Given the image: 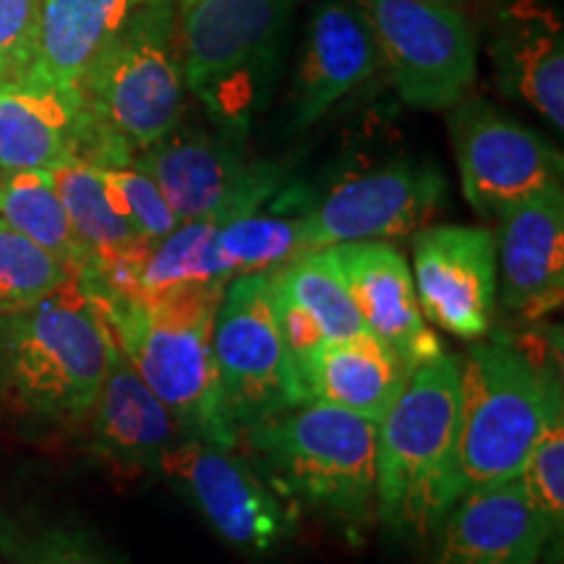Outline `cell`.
<instances>
[{
    "instance_id": "14",
    "label": "cell",
    "mask_w": 564,
    "mask_h": 564,
    "mask_svg": "<svg viewBox=\"0 0 564 564\" xmlns=\"http://www.w3.org/2000/svg\"><path fill=\"white\" fill-rule=\"evenodd\" d=\"M447 181L432 162L394 160L350 175L306 212L308 251L350 241H382L426 228L440 212Z\"/></svg>"
},
{
    "instance_id": "9",
    "label": "cell",
    "mask_w": 564,
    "mask_h": 564,
    "mask_svg": "<svg viewBox=\"0 0 564 564\" xmlns=\"http://www.w3.org/2000/svg\"><path fill=\"white\" fill-rule=\"evenodd\" d=\"M212 345L225 413L238 432L308 403L299 366L282 340L270 274H238L225 285Z\"/></svg>"
},
{
    "instance_id": "20",
    "label": "cell",
    "mask_w": 564,
    "mask_h": 564,
    "mask_svg": "<svg viewBox=\"0 0 564 564\" xmlns=\"http://www.w3.org/2000/svg\"><path fill=\"white\" fill-rule=\"evenodd\" d=\"M491 61L505 97L525 102L564 129V30L541 0H505L494 13Z\"/></svg>"
},
{
    "instance_id": "26",
    "label": "cell",
    "mask_w": 564,
    "mask_h": 564,
    "mask_svg": "<svg viewBox=\"0 0 564 564\" xmlns=\"http://www.w3.org/2000/svg\"><path fill=\"white\" fill-rule=\"evenodd\" d=\"M220 223H181L144 253L126 293H162L183 285L230 282L217 251Z\"/></svg>"
},
{
    "instance_id": "13",
    "label": "cell",
    "mask_w": 564,
    "mask_h": 564,
    "mask_svg": "<svg viewBox=\"0 0 564 564\" xmlns=\"http://www.w3.org/2000/svg\"><path fill=\"white\" fill-rule=\"evenodd\" d=\"M449 110L460 186L476 212L499 217L514 204L560 186L564 160L541 133L484 97L465 95Z\"/></svg>"
},
{
    "instance_id": "6",
    "label": "cell",
    "mask_w": 564,
    "mask_h": 564,
    "mask_svg": "<svg viewBox=\"0 0 564 564\" xmlns=\"http://www.w3.org/2000/svg\"><path fill=\"white\" fill-rule=\"evenodd\" d=\"M457 394L460 361L440 352L377 423V518L392 533L426 539L449 510Z\"/></svg>"
},
{
    "instance_id": "8",
    "label": "cell",
    "mask_w": 564,
    "mask_h": 564,
    "mask_svg": "<svg viewBox=\"0 0 564 564\" xmlns=\"http://www.w3.org/2000/svg\"><path fill=\"white\" fill-rule=\"evenodd\" d=\"M408 108L449 110L478 70V40L457 0H352Z\"/></svg>"
},
{
    "instance_id": "27",
    "label": "cell",
    "mask_w": 564,
    "mask_h": 564,
    "mask_svg": "<svg viewBox=\"0 0 564 564\" xmlns=\"http://www.w3.org/2000/svg\"><path fill=\"white\" fill-rule=\"evenodd\" d=\"M217 251L228 278L238 274H267L280 270L306 246V215L282 217L264 215L262 209L241 215L236 220L220 223L217 228Z\"/></svg>"
},
{
    "instance_id": "30",
    "label": "cell",
    "mask_w": 564,
    "mask_h": 564,
    "mask_svg": "<svg viewBox=\"0 0 564 564\" xmlns=\"http://www.w3.org/2000/svg\"><path fill=\"white\" fill-rule=\"evenodd\" d=\"M74 278L53 253L0 220V314L32 306Z\"/></svg>"
},
{
    "instance_id": "29",
    "label": "cell",
    "mask_w": 564,
    "mask_h": 564,
    "mask_svg": "<svg viewBox=\"0 0 564 564\" xmlns=\"http://www.w3.org/2000/svg\"><path fill=\"white\" fill-rule=\"evenodd\" d=\"M523 486L539 512L544 514L556 539L564 528V394L562 377L554 373L546 387L541 426L535 434L531 455L523 465Z\"/></svg>"
},
{
    "instance_id": "5",
    "label": "cell",
    "mask_w": 564,
    "mask_h": 564,
    "mask_svg": "<svg viewBox=\"0 0 564 564\" xmlns=\"http://www.w3.org/2000/svg\"><path fill=\"white\" fill-rule=\"evenodd\" d=\"M560 364H539L507 337L474 343L460 361L455 449L447 499L523 474Z\"/></svg>"
},
{
    "instance_id": "15",
    "label": "cell",
    "mask_w": 564,
    "mask_h": 564,
    "mask_svg": "<svg viewBox=\"0 0 564 564\" xmlns=\"http://www.w3.org/2000/svg\"><path fill=\"white\" fill-rule=\"evenodd\" d=\"M497 236L432 225L413 238V285L423 319L460 340L489 335L497 306Z\"/></svg>"
},
{
    "instance_id": "1",
    "label": "cell",
    "mask_w": 564,
    "mask_h": 564,
    "mask_svg": "<svg viewBox=\"0 0 564 564\" xmlns=\"http://www.w3.org/2000/svg\"><path fill=\"white\" fill-rule=\"evenodd\" d=\"M225 285L204 282L162 293H112L82 285V291L126 361L171 411L183 434L236 447L238 429L225 413L212 345Z\"/></svg>"
},
{
    "instance_id": "31",
    "label": "cell",
    "mask_w": 564,
    "mask_h": 564,
    "mask_svg": "<svg viewBox=\"0 0 564 564\" xmlns=\"http://www.w3.org/2000/svg\"><path fill=\"white\" fill-rule=\"evenodd\" d=\"M97 173L112 207L144 241L158 243L181 225L158 183L150 173L141 171L137 162L97 167Z\"/></svg>"
},
{
    "instance_id": "25",
    "label": "cell",
    "mask_w": 564,
    "mask_h": 564,
    "mask_svg": "<svg viewBox=\"0 0 564 564\" xmlns=\"http://www.w3.org/2000/svg\"><path fill=\"white\" fill-rule=\"evenodd\" d=\"M0 220L9 223L32 243H37L42 251L53 253L76 278L87 270V249L76 238L68 212L55 192L51 171L3 173L0 178Z\"/></svg>"
},
{
    "instance_id": "28",
    "label": "cell",
    "mask_w": 564,
    "mask_h": 564,
    "mask_svg": "<svg viewBox=\"0 0 564 564\" xmlns=\"http://www.w3.org/2000/svg\"><path fill=\"white\" fill-rule=\"evenodd\" d=\"M0 556L6 564H118L84 528L0 510Z\"/></svg>"
},
{
    "instance_id": "18",
    "label": "cell",
    "mask_w": 564,
    "mask_h": 564,
    "mask_svg": "<svg viewBox=\"0 0 564 564\" xmlns=\"http://www.w3.org/2000/svg\"><path fill=\"white\" fill-rule=\"evenodd\" d=\"M502 306L523 322L554 314L564 299V192L560 186L499 215Z\"/></svg>"
},
{
    "instance_id": "17",
    "label": "cell",
    "mask_w": 564,
    "mask_h": 564,
    "mask_svg": "<svg viewBox=\"0 0 564 564\" xmlns=\"http://www.w3.org/2000/svg\"><path fill=\"white\" fill-rule=\"evenodd\" d=\"M333 253L366 333L398 352L411 371L444 352L423 319L403 253L384 241L337 243Z\"/></svg>"
},
{
    "instance_id": "12",
    "label": "cell",
    "mask_w": 564,
    "mask_h": 564,
    "mask_svg": "<svg viewBox=\"0 0 564 564\" xmlns=\"http://www.w3.org/2000/svg\"><path fill=\"white\" fill-rule=\"evenodd\" d=\"M70 160L110 167L133 154L91 121L74 87L32 66L0 82V173L55 171Z\"/></svg>"
},
{
    "instance_id": "22",
    "label": "cell",
    "mask_w": 564,
    "mask_h": 564,
    "mask_svg": "<svg viewBox=\"0 0 564 564\" xmlns=\"http://www.w3.org/2000/svg\"><path fill=\"white\" fill-rule=\"evenodd\" d=\"M411 369L369 333L327 343L303 373L308 400L379 423L405 390Z\"/></svg>"
},
{
    "instance_id": "23",
    "label": "cell",
    "mask_w": 564,
    "mask_h": 564,
    "mask_svg": "<svg viewBox=\"0 0 564 564\" xmlns=\"http://www.w3.org/2000/svg\"><path fill=\"white\" fill-rule=\"evenodd\" d=\"M150 0H42L30 66L74 87L129 19Z\"/></svg>"
},
{
    "instance_id": "32",
    "label": "cell",
    "mask_w": 564,
    "mask_h": 564,
    "mask_svg": "<svg viewBox=\"0 0 564 564\" xmlns=\"http://www.w3.org/2000/svg\"><path fill=\"white\" fill-rule=\"evenodd\" d=\"M42 0H0V82L30 66Z\"/></svg>"
},
{
    "instance_id": "4",
    "label": "cell",
    "mask_w": 564,
    "mask_h": 564,
    "mask_svg": "<svg viewBox=\"0 0 564 564\" xmlns=\"http://www.w3.org/2000/svg\"><path fill=\"white\" fill-rule=\"evenodd\" d=\"M295 0H181L175 42L186 89L241 139L270 100Z\"/></svg>"
},
{
    "instance_id": "2",
    "label": "cell",
    "mask_w": 564,
    "mask_h": 564,
    "mask_svg": "<svg viewBox=\"0 0 564 564\" xmlns=\"http://www.w3.org/2000/svg\"><path fill=\"white\" fill-rule=\"evenodd\" d=\"M110 335L79 280L0 314V403L26 421H87L108 366Z\"/></svg>"
},
{
    "instance_id": "10",
    "label": "cell",
    "mask_w": 564,
    "mask_h": 564,
    "mask_svg": "<svg viewBox=\"0 0 564 564\" xmlns=\"http://www.w3.org/2000/svg\"><path fill=\"white\" fill-rule=\"evenodd\" d=\"M236 449L183 436L160 457L158 474L178 489L225 544L249 556L274 554L295 535V507Z\"/></svg>"
},
{
    "instance_id": "19",
    "label": "cell",
    "mask_w": 564,
    "mask_h": 564,
    "mask_svg": "<svg viewBox=\"0 0 564 564\" xmlns=\"http://www.w3.org/2000/svg\"><path fill=\"white\" fill-rule=\"evenodd\" d=\"M379 68V53L352 0H324L312 13L291 87L293 129L303 131Z\"/></svg>"
},
{
    "instance_id": "11",
    "label": "cell",
    "mask_w": 564,
    "mask_h": 564,
    "mask_svg": "<svg viewBox=\"0 0 564 564\" xmlns=\"http://www.w3.org/2000/svg\"><path fill=\"white\" fill-rule=\"evenodd\" d=\"M133 162L152 175L178 223H228L262 209L285 183V167L251 160L241 139L175 126Z\"/></svg>"
},
{
    "instance_id": "21",
    "label": "cell",
    "mask_w": 564,
    "mask_h": 564,
    "mask_svg": "<svg viewBox=\"0 0 564 564\" xmlns=\"http://www.w3.org/2000/svg\"><path fill=\"white\" fill-rule=\"evenodd\" d=\"M87 421L91 453L126 474L158 470L160 457L186 436L112 337L100 392Z\"/></svg>"
},
{
    "instance_id": "33",
    "label": "cell",
    "mask_w": 564,
    "mask_h": 564,
    "mask_svg": "<svg viewBox=\"0 0 564 564\" xmlns=\"http://www.w3.org/2000/svg\"><path fill=\"white\" fill-rule=\"evenodd\" d=\"M173 3H175V0H173Z\"/></svg>"
},
{
    "instance_id": "3",
    "label": "cell",
    "mask_w": 564,
    "mask_h": 564,
    "mask_svg": "<svg viewBox=\"0 0 564 564\" xmlns=\"http://www.w3.org/2000/svg\"><path fill=\"white\" fill-rule=\"evenodd\" d=\"M253 468L293 507L343 525L377 518V423L308 400L238 432Z\"/></svg>"
},
{
    "instance_id": "16",
    "label": "cell",
    "mask_w": 564,
    "mask_h": 564,
    "mask_svg": "<svg viewBox=\"0 0 564 564\" xmlns=\"http://www.w3.org/2000/svg\"><path fill=\"white\" fill-rule=\"evenodd\" d=\"M434 535V564H535L554 539L520 476L463 494Z\"/></svg>"
},
{
    "instance_id": "7",
    "label": "cell",
    "mask_w": 564,
    "mask_h": 564,
    "mask_svg": "<svg viewBox=\"0 0 564 564\" xmlns=\"http://www.w3.org/2000/svg\"><path fill=\"white\" fill-rule=\"evenodd\" d=\"M76 91L91 121L133 158L171 133L186 100L173 0L141 6L84 70Z\"/></svg>"
},
{
    "instance_id": "24",
    "label": "cell",
    "mask_w": 564,
    "mask_h": 564,
    "mask_svg": "<svg viewBox=\"0 0 564 564\" xmlns=\"http://www.w3.org/2000/svg\"><path fill=\"white\" fill-rule=\"evenodd\" d=\"M270 285L278 312L316 343L327 345L366 333L333 246L301 253L270 272Z\"/></svg>"
}]
</instances>
